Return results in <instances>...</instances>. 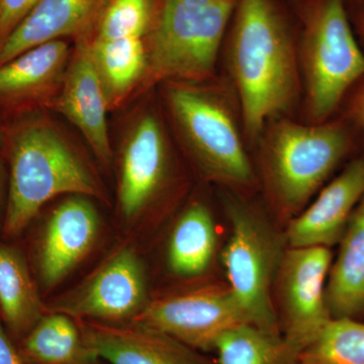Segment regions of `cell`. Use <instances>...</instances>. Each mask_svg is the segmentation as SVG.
<instances>
[{"mask_svg":"<svg viewBox=\"0 0 364 364\" xmlns=\"http://www.w3.org/2000/svg\"><path fill=\"white\" fill-rule=\"evenodd\" d=\"M220 74L238 100L251 151L269 119L299 117L296 26L286 0H237L223 42Z\"/></svg>","mask_w":364,"mask_h":364,"instance_id":"1","label":"cell"},{"mask_svg":"<svg viewBox=\"0 0 364 364\" xmlns=\"http://www.w3.org/2000/svg\"><path fill=\"white\" fill-rule=\"evenodd\" d=\"M161 95L172 136L207 181L244 196L259 188L240 107L226 79L168 81Z\"/></svg>","mask_w":364,"mask_h":364,"instance_id":"2","label":"cell"},{"mask_svg":"<svg viewBox=\"0 0 364 364\" xmlns=\"http://www.w3.org/2000/svg\"><path fill=\"white\" fill-rule=\"evenodd\" d=\"M358 147L350 124L340 114L318 124L282 116L263 127L252 155L268 203L291 220Z\"/></svg>","mask_w":364,"mask_h":364,"instance_id":"3","label":"cell"},{"mask_svg":"<svg viewBox=\"0 0 364 364\" xmlns=\"http://www.w3.org/2000/svg\"><path fill=\"white\" fill-rule=\"evenodd\" d=\"M293 16L301 82L299 119L323 123L336 116L364 75V51L346 0H286Z\"/></svg>","mask_w":364,"mask_h":364,"instance_id":"4","label":"cell"},{"mask_svg":"<svg viewBox=\"0 0 364 364\" xmlns=\"http://www.w3.org/2000/svg\"><path fill=\"white\" fill-rule=\"evenodd\" d=\"M4 231L16 236L48 200L72 193L104 198L92 171L70 141L45 119H28L14 132Z\"/></svg>","mask_w":364,"mask_h":364,"instance_id":"5","label":"cell"},{"mask_svg":"<svg viewBox=\"0 0 364 364\" xmlns=\"http://www.w3.org/2000/svg\"><path fill=\"white\" fill-rule=\"evenodd\" d=\"M237 0H155L144 38L147 73L141 88L219 77L223 42Z\"/></svg>","mask_w":364,"mask_h":364,"instance_id":"6","label":"cell"},{"mask_svg":"<svg viewBox=\"0 0 364 364\" xmlns=\"http://www.w3.org/2000/svg\"><path fill=\"white\" fill-rule=\"evenodd\" d=\"M245 198L225 193L231 226L222 259L228 287L251 325L280 334L272 291L286 250L267 219Z\"/></svg>","mask_w":364,"mask_h":364,"instance_id":"7","label":"cell"},{"mask_svg":"<svg viewBox=\"0 0 364 364\" xmlns=\"http://www.w3.org/2000/svg\"><path fill=\"white\" fill-rule=\"evenodd\" d=\"M331 249L289 248L280 262L274 289L280 334L301 353L332 320L326 301Z\"/></svg>","mask_w":364,"mask_h":364,"instance_id":"8","label":"cell"},{"mask_svg":"<svg viewBox=\"0 0 364 364\" xmlns=\"http://www.w3.org/2000/svg\"><path fill=\"white\" fill-rule=\"evenodd\" d=\"M198 351H214L223 335L250 324L229 287L210 286L148 304L132 318Z\"/></svg>","mask_w":364,"mask_h":364,"instance_id":"9","label":"cell"},{"mask_svg":"<svg viewBox=\"0 0 364 364\" xmlns=\"http://www.w3.org/2000/svg\"><path fill=\"white\" fill-rule=\"evenodd\" d=\"M172 136L161 114L143 112L124 138L119 160V210L128 219L140 215L164 188L171 172Z\"/></svg>","mask_w":364,"mask_h":364,"instance_id":"10","label":"cell"},{"mask_svg":"<svg viewBox=\"0 0 364 364\" xmlns=\"http://www.w3.org/2000/svg\"><path fill=\"white\" fill-rule=\"evenodd\" d=\"M146 294L142 263L133 250L123 249L52 311L100 322L133 318L146 306Z\"/></svg>","mask_w":364,"mask_h":364,"instance_id":"11","label":"cell"},{"mask_svg":"<svg viewBox=\"0 0 364 364\" xmlns=\"http://www.w3.org/2000/svg\"><path fill=\"white\" fill-rule=\"evenodd\" d=\"M364 196V155L353 158L323 186L312 203L289 220L284 242L289 248L327 247L339 243Z\"/></svg>","mask_w":364,"mask_h":364,"instance_id":"12","label":"cell"},{"mask_svg":"<svg viewBox=\"0 0 364 364\" xmlns=\"http://www.w3.org/2000/svg\"><path fill=\"white\" fill-rule=\"evenodd\" d=\"M53 105L82 134L97 159L109 165L112 156L107 119L109 102L85 37L76 40Z\"/></svg>","mask_w":364,"mask_h":364,"instance_id":"13","label":"cell"},{"mask_svg":"<svg viewBox=\"0 0 364 364\" xmlns=\"http://www.w3.org/2000/svg\"><path fill=\"white\" fill-rule=\"evenodd\" d=\"M86 344L109 364H218L173 337L146 326L79 318Z\"/></svg>","mask_w":364,"mask_h":364,"instance_id":"14","label":"cell"},{"mask_svg":"<svg viewBox=\"0 0 364 364\" xmlns=\"http://www.w3.org/2000/svg\"><path fill=\"white\" fill-rule=\"evenodd\" d=\"M100 219L95 205L74 196L53 210L39 251V272L46 289L57 286L88 253L97 239Z\"/></svg>","mask_w":364,"mask_h":364,"instance_id":"15","label":"cell"},{"mask_svg":"<svg viewBox=\"0 0 364 364\" xmlns=\"http://www.w3.org/2000/svg\"><path fill=\"white\" fill-rule=\"evenodd\" d=\"M105 0H40L0 44V65L50 41L87 37Z\"/></svg>","mask_w":364,"mask_h":364,"instance_id":"16","label":"cell"},{"mask_svg":"<svg viewBox=\"0 0 364 364\" xmlns=\"http://www.w3.org/2000/svg\"><path fill=\"white\" fill-rule=\"evenodd\" d=\"M72 51L65 40H55L31 48L0 65V98L23 100L56 92Z\"/></svg>","mask_w":364,"mask_h":364,"instance_id":"17","label":"cell"},{"mask_svg":"<svg viewBox=\"0 0 364 364\" xmlns=\"http://www.w3.org/2000/svg\"><path fill=\"white\" fill-rule=\"evenodd\" d=\"M338 244L326 286L328 309L333 318L364 321V196Z\"/></svg>","mask_w":364,"mask_h":364,"instance_id":"18","label":"cell"},{"mask_svg":"<svg viewBox=\"0 0 364 364\" xmlns=\"http://www.w3.org/2000/svg\"><path fill=\"white\" fill-rule=\"evenodd\" d=\"M18 348L28 364H100V358L86 344L78 323L65 314L43 316Z\"/></svg>","mask_w":364,"mask_h":364,"instance_id":"19","label":"cell"},{"mask_svg":"<svg viewBox=\"0 0 364 364\" xmlns=\"http://www.w3.org/2000/svg\"><path fill=\"white\" fill-rule=\"evenodd\" d=\"M85 38L109 109H112L121 105L136 86L141 87L143 85L148 66L145 41L140 38L117 40Z\"/></svg>","mask_w":364,"mask_h":364,"instance_id":"20","label":"cell"},{"mask_svg":"<svg viewBox=\"0 0 364 364\" xmlns=\"http://www.w3.org/2000/svg\"><path fill=\"white\" fill-rule=\"evenodd\" d=\"M0 309L11 337L20 342L44 316L37 287L20 251L0 245Z\"/></svg>","mask_w":364,"mask_h":364,"instance_id":"21","label":"cell"},{"mask_svg":"<svg viewBox=\"0 0 364 364\" xmlns=\"http://www.w3.org/2000/svg\"><path fill=\"white\" fill-rule=\"evenodd\" d=\"M217 234L210 208L200 202L189 205L172 230L168 246L170 269L181 277H196L214 258Z\"/></svg>","mask_w":364,"mask_h":364,"instance_id":"22","label":"cell"},{"mask_svg":"<svg viewBox=\"0 0 364 364\" xmlns=\"http://www.w3.org/2000/svg\"><path fill=\"white\" fill-rule=\"evenodd\" d=\"M218 364H301L299 353L279 333L244 324L218 340Z\"/></svg>","mask_w":364,"mask_h":364,"instance_id":"23","label":"cell"},{"mask_svg":"<svg viewBox=\"0 0 364 364\" xmlns=\"http://www.w3.org/2000/svg\"><path fill=\"white\" fill-rule=\"evenodd\" d=\"M301 364H364V321L332 318L299 353Z\"/></svg>","mask_w":364,"mask_h":364,"instance_id":"24","label":"cell"},{"mask_svg":"<svg viewBox=\"0 0 364 364\" xmlns=\"http://www.w3.org/2000/svg\"><path fill=\"white\" fill-rule=\"evenodd\" d=\"M155 0H105L90 39H144L154 16Z\"/></svg>","mask_w":364,"mask_h":364,"instance_id":"25","label":"cell"},{"mask_svg":"<svg viewBox=\"0 0 364 364\" xmlns=\"http://www.w3.org/2000/svg\"><path fill=\"white\" fill-rule=\"evenodd\" d=\"M337 114L348 122L364 149V75L348 91Z\"/></svg>","mask_w":364,"mask_h":364,"instance_id":"26","label":"cell"},{"mask_svg":"<svg viewBox=\"0 0 364 364\" xmlns=\"http://www.w3.org/2000/svg\"><path fill=\"white\" fill-rule=\"evenodd\" d=\"M40 0H0V44L30 14Z\"/></svg>","mask_w":364,"mask_h":364,"instance_id":"27","label":"cell"},{"mask_svg":"<svg viewBox=\"0 0 364 364\" xmlns=\"http://www.w3.org/2000/svg\"><path fill=\"white\" fill-rule=\"evenodd\" d=\"M0 364H28L23 358L11 335L0 324Z\"/></svg>","mask_w":364,"mask_h":364,"instance_id":"28","label":"cell"},{"mask_svg":"<svg viewBox=\"0 0 364 364\" xmlns=\"http://www.w3.org/2000/svg\"><path fill=\"white\" fill-rule=\"evenodd\" d=\"M352 28L364 51V0H346Z\"/></svg>","mask_w":364,"mask_h":364,"instance_id":"29","label":"cell"},{"mask_svg":"<svg viewBox=\"0 0 364 364\" xmlns=\"http://www.w3.org/2000/svg\"><path fill=\"white\" fill-rule=\"evenodd\" d=\"M1 144H2V136H1V133H0V147H1Z\"/></svg>","mask_w":364,"mask_h":364,"instance_id":"30","label":"cell"}]
</instances>
